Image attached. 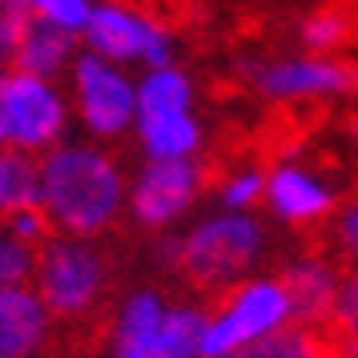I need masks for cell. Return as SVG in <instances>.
<instances>
[{"label":"cell","instance_id":"obj_1","mask_svg":"<svg viewBox=\"0 0 358 358\" xmlns=\"http://www.w3.org/2000/svg\"><path fill=\"white\" fill-rule=\"evenodd\" d=\"M41 210L57 234L101 238L129 213V178L109 149L61 141L41 153Z\"/></svg>","mask_w":358,"mask_h":358},{"label":"cell","instance_id":"obj_2","mask_svg":"<svg viewBox=\"0 0 358 358\" xmlns=\"http://www.w3.org/2000/svg\"><path fill=\"white\" fill-rule=\"evenodd\" d=\"M270 250V234L254 213L217 210L194 226L162 242V262L178 270L194 290L226 294L229 286L258 274L262 258Z\"/></svg>","mask_w":358,"mask_h":358},{"label":"cell","instance_id":"obj_3","mask_svg":"<svg viewBox=\"0 0 358 358\" xmlns=\"http://www.w3.org/2000/svg\"><path fill=\"white\" fill-rule=\"evenodd\" d=\"M290 322L298 318L282 274H250L245 282L217 294V302L210 306L201 358H234L286 330Z\"/></svg>","mask_w":358,"mask_h":358},{"label":"cell","instance_id":"obj_4","mask_svg":"<svg viewBox=\"0 0 358 358\" xmlns=\"http://www.w3.org/2000/svg\"><path fill=\"white\" fill-rule=\"evenodd\" d=\"M33 286L49 302L57 322H85L109 294V258L97 238L52 234L36 250Z\"/></svg>","mask_w":358,"mask_h":358},{"label":"cell","instance_id":"obj_5","mask_svg":"<svg viewBox=\"0 0 358 358\" xmlns=\"http://www.w3.org/2000/svg\"><path fill=\"white\" fill-rule=\"evenodd\" d=\"M206 189V169L194 157L178 162H153L129 178V217L149 234H165L197 206V197Z\"/></svg>","mask_w":358,"mask_h":358},{"label":"cell","instance_id":"obj_6","mask_svg":"<svg viewBox=\"0 0 358 358\" xmlns=\"http://www.w3.org/2000/svg\"><path fill=\"white\" fill-rule=\"evenodd\" d=\"M73 93L81 125L97 141H113L137 129V85L121 73V65L97 52H81L73 61Z\"/></svg>","mask_w":358,"mask_h":358},{"label":"cell","instance_id":"obj_7","mask_svg":"<svg viewBox=\"0 0 358 358\" xmlns=\"http://www.w3.org/2000/svg\"><path fill=\"white\" fill-rule=\"evenodd\" d=\"M69 125V105L61 89L49 77L33 73H8V141L4 149H24V153H49L61 145V133Z\"/></svg>","mask_w":358,"mask_h":358},{"label":"cell","instance_id":"obj_8","mask_svg":"<svg viewBox=\"0 0 358 358\" xmlns=\"http://www.w3.org/2000/svg\"><path fill=\"white\" fill-rule=\"evenodd\" d=\"M81 36L89 45V52H97V57L113 61V65H137V61L145 69L173 65L169 36L153 20L137 17V13L121 8V4H97Z\"/></svg>","mask_w":358,"mask_h":358},{"label":"cell","instance_id":"obj_9","mask_svg":"<svg viewBox=\"0 0 358 358\" xmlns=\"http://www.w3.org/2000/svg\"><path fill=\"white\" fill-rule=\"evenodd\" d=\"M52 330L57 318L33 282L0 290V358H45Z\"/></svg>","mask_w":358,"mask_h":358},{"label":"cell","instance_id":"obj_10","mask_svg":"<svg viewBox=\"0 0 358 358\" xmlns=\"http://www.w3.org/2000/svg\"><path fill=\"white\" fill-rule=\"evenodd\" d=\"M266 206L274 213L278 222H286V226H314V222H322L334 213L338 206V194L326 185L314 169L306 165H278L270 169V181H266Z\"/></svg>","mask_w":358,"mask_h":358},{"label":"cell","instance_id":"obj_11","mask_svg":"<svg viewBox=\"0 0 358 358\" xmlns=\"http://www.w3.org/2000/svg\"><path fill=\"white\" fill-rule=\"evenodd\" d=\"M282 282L290 290L294 302V318L302 326H330V314H334V302H338L342 290V270L334 258L326 254H294L282 270Z\"/></svg>","mask_w":358,"mask_h":358},{"label":"cell","instance_id":"obj_12","mask_svg":"<svg viewBox=\"0 0 358 358\" xmlns=\"http://www.w3.org/2000/svg\"><path fill=\"white\" fill-rule=\"evenodd\" d=\"M210 306L197 302H173L165 314V326L149 338L109 342V358H201Z\"/></svg>","mask_w":358,"mask_h":358},{"label":"cell","instance_id":"obj_13","mask_svg":"<svg viewBox=\"0 0 358 358\" xmlns=\"http://www.w3.org/2000/svg\"><path fill=\"white\" fill-rule=\"evenodd\" d=\"M254 81L266 97L274 101H306V97H334L355 89V73L334 65V61H278V65H262L254 69Z\"/></svg>","mask_w":358,"mask_h":358},{"label":"cell","instance_id":"obj_14","mask_svg":"<svg viewBox=\"0 0 358 358\" xmlns=\"http://www.w3.org/2000/svg\"><path fill=\"white\" fill-rule=\"evenodd\" d=\"M201 121L194 113H162V117H137V141L141 153L153 162H178L197 157L201 149Z\"/></svg>","mask_w":358,"mask_h":358},{"label":"cell","instance_id":"obj_15","mask_svg":"<svg viewBox=\"0 0 358 358\" xmlns=\"http://www.w3.org/2000/svg\"><path fill=\"white\" fill-rule=\"evenodd\" d=\"M73 45H77V33H69V29H61V24H52V20L33 17L29 33H24V41H20L17 69L52 81L69 61H77V57H73Z\"/></svg>","mask_w":358,"mask_h":358},{"label":"cell","instance_id":"obj_16","mask_svg":"<svg viewBox=\"0 0 358 358\" xmlns=\"http://www.w3.org/2000/svg\"><path fill=\"white\" fill-rule=\"evenodd\" d=\"M194 105V85L178 65L145 69L137 81V117H162V113H189Z\"/></svg>","mask_w":358,"mask_h":358},{"label":"cell","instance_id":"obj_17","mask_svg":"<svg viewBox=\"0 0 358 358\" xmlns=\"http://www.w3.org/2000/svg\"><path fill=\"white\" fill-rule=\"evenodd\" d=\"M234 358H334V342L326 338L318 326L290 322L286 330H278L266 342H258V346H250Z\"/></svg>","mask_w":358,"mask_h":358},{"label":"cell","instance_id":"obj_18","mask_svg":"<svg viewBox=\"0 0 358 358\" xmlns=\"http://www.w3.org/2000/svg\"><path fill=\"white\" fill-rule=\"evenodd\" d=\"M266 181H270V173L258 169V165L234 169V173L222 181V189H217V206H222V210H238V213H254L262 201H266Z\"/></svg>","mask_w":358,"mask_h":358},{"label":"cell","instance_id":"obj_19","mask_svg":"<svg viewBox=\"0 0 358 358\" xmlns=\"http://www.w3.org/2000/svg\"><path fill=\"white\" fill-rule=\"evenodd\" d=\"M33 274H36V245L20 242L17 234H8L0 226V290L33 282Z\"/></svg>","mask_w":358,"mask_h":358},{"label":"cell","instance_id":"obj_20","mask_svg":"<svg viewBox=\"0 0 358 358\" xmlns=\"http://www.w3.org/2000/svg\"><path fill=\"white\" fill-rule=\"evenodd\" d=\"M29 24H33V4L29 0H0V69L17 61Z\"/></svg>","mask_w":358,"mask_h":358},{"label":"cell","instance_id":"obj_21","mask_svg":"<svg viewBox=\"0 0 358 358\" xmlns=\"http://www.w3.org/2000/svg\"><path fill=\"white\" fill-rule=\"evenodd\" d=\"M33 4V17L41 20H52V24H61L69 33H85V24L93 17V0H29Z\"/></svg>","mask_w":358,"mask_h":358},{"label":"cell","instance_id":"obj_22","mask_svg":"<svg viewBox=\"0 0 358 358\" xmlns=\"http://www.w3.org/2000/svg\"><path fill=\"white\" fill-rule=\"evenodd\" d=\"M0 226L8 229V234H17L20 242L36 245V250H41V245H45L52 234H57V229H52V222H49V213L41 210V206H29V210L4 213V217H0Z\"/></svg>","mask_w":358,"mask_h":358},{"label":"cell","instance_id":"obj_23","mask_svg":"<svg viewBox=\"0 0 358 358\" xmlns=\"http://www.w3.org/2000/svg\"><path fill=\"white\" fill-rule=\"evenodd\" d=\"M358 330V266L342 274V290L330 314V334H355Z\"/></svg>","mask_w":358,"mask_h":358},{"label":"cell","instance_id":"obj_24","mask_svg":"<svg viewBox=\"0 0 358 358\" xmlns=\"http://www.w3.org/2000/svg\"><path fill=\"white\" fill-rule=\"evenodd\" d=\"M342 17H334V13H314V17L302 20V45L306 49H334L342 41Z\"/></svg>","mask_w":358,"mask_h":358},{"label":"cell","instance_id":"obj_25","mask_svg":"<svg viewBox=\"0 0 358 358\" xmlns=\"http://www.w3.org/2000/svg\"><path fill=\"white\" fill-rule=\"evenodd\" d=\"M334 245L350 266H358V201L342 206L338 217H334Z\"/></svg>","mask_w":358,"mask_h":358},{"label":"cell","instance_id":"obj_26","mask_svg":"<svg viewBox=\"0 0 358 358\" xmlns=\"http://www.w3.org/2000/svg\"><path fill=\"white\" fill-rule=\"evenodd\" d=\"M8 141V73L0 69V149Z\"/></svg>","mask_w":358,"mask_h":358},{"label":"cell","instance_id":"obj_27","mask_svg":"<svg viewBox=\"0 0 358 358\" xmlns=\"http://www.w3.org/2000/svg\"><path fill=\"white\" fill-rule=\"evenodd\" d=\"M334 342V358H358V330L355 334H330Z\"/></svg>","mask_w":358,"mask_h":358},{"label":"cell","instance_id":"obj_28","mask_svg":"<svg viewBox=\"0 0 358 358\" xmlns=\"http://www.w3.org/2000/svg\"><path fill=\"white\" fill-rule=\"evenodd\" d=\"M355 141H358V121H355Z\"/></svg>","mask_w":358,"mask_h":358},{"label":"cell","instance_id":"obj_29","mask_svg":"<svg viewBox=\"0 0 358 358\" xmlns=\"http://www.w3.org/2000/svg\"><path fill=\"white\" fill-rule=\"evenodd\" d=\"M0 217H4V213H0Z\"/></svg>","mask_w":358,"mask_h":358}]
</instances>
